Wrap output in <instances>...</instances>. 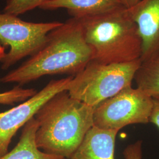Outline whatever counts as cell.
<instances>
[{
  "label": "cell",
  "instance_id": "1",
  "mask_svg": "<svg viewBox=\"0 0 159 159\" xmlns=\"http://www.w3.org/2000/svg\"><path fill=\"white\" fill-rule=\"evenodd\" d=\"M93 59L79 21L71 18L48 34L43 46L18 68L0 79L20 85L52 74L74 76Z\"/></svg>",
  "mask_w": 159,
  "mask_h": 159
},
{
  "label": "cell",
  "instance_id": "2",
  "mask_svg": "<svg viewBox=\"0 0 159 159\" xmlns=\"http://www.w3.org/2000/svg\"><path fill=\"white\" fill-rule=\"evenodd\" d=\"M95 108L75 99L67 91L51 97L34 116L35 143L46 153L70 159L93 125Z\"/></svg>",
  "mask_w": 159,
  "mask_h": 159
},
{
  "label": "cell",
  "instance_id": "3",
  "mask_svg": "<svg viewBox=\"0 0 159 159\" xmlns=\"http://www.w3.org/2000/svg\"><path fill=\"white\" fill-rule=\"evenodd\" d=\"M78 20L85 41L93 52V61L112 64L140 60L142 39L125 7Z\"/></svg>",
  "mask_w": 159,
  "mask_h": 159
},
{
  "label": "cell",
  "instance_id": "4",
  "mask_svg": "<svg viewBox=\"0 0 159 159\" xmlns=\"http://www.w3.org/2000/svg\"><path fill=\"white\" fill-rule=\"evenodd\" d=\"M140 64V60L112 64L92 60L82 71L73 76L67 91L71 97L95 108L104 101L131 86Z\"/></svg>",
  "mask_w": 159,
  "mask_h": 159
},
{
  "label": "cell",
  "instance_id": "5",
  "mask_svg": "<svg viewBox=\"0 0 159 159\" xmlns=\"http://www.w3.org/2000/svg\"><path fill=\"white\" fill-rule=\"evenodd\" d=\"M63 23H32L18 16L0 12V43L10 50L1 63L7 70L20 60L31 56L43 46L48 34Z\"/></svg>",
  "mask_w": 159,
  "mask_h": 159
},
{
  "label": "cell",
  "instance_id": "6",
  "mask_svg": "<svg viewBox=\"0 0 159 159\" xmlns=\"http://www.w3.org/2000/svg\"><path fill=\"white\" fill-rule=\"evenodd\" d=\"M153 98L138 88L126 87L94 109V126L117 130L127 125L149 123Z\"/></svg>",
  "mask_w": 159,
  "mask_h": 159
},
{
  "label": "cell",
  "instance_id": "7",
  "mask_svg": "<svg viewBox=\"0 0 159 159\" xmlns=\"http://www.w3.org/2000/svg\"><path fill=\"white\" fill-rule=\"evenodd\" d=\"M73 78L70 76L49 82L33 96L17 106L0 113V157L8 152L11 140L21 127L33 118L48 100L57 93L67 91Z\"/></svg>",
  "mask_w": 159,
  "mask_h": 159
},
{
  "label": "cell",
  "instance_id": "8",
  "mask_svg": "<svg viewBox=\"0 0 159 159\" xmlns=\"http://www.w3.org/2000/svg\"><path fill=\"white\" fill-rule=\"evenodd\" d=\"M127 9L142 39L143 61L159 50V0H140Z\"/></svg>",
  "mask_w": 159,
  "mask_h": 159
},
{
  "label": "cell",
  "instance_id": "9",
  "mask_svg": "<svg viewBox=\"0 0 159 159\" xmlns=\"http://www.w3.org/2000/svg\"><path fill=\"white\" fill-rule=\"evenodd\" d=\"M117 130L93 126L70 159H114Z\"/></svg>",
  "mask_w": 159,
  "mask_h": 159
},
{
  "label": "cell",
  "instance_id": "10",
  "mask_svg": "<svg viewBox=\"0 0 159 159\" xmlns=\"http://www.w3.org/2000/svg\"><path fill=\"white\" fill-rule=\"evenodd\" d=\"M122 6L120 0H46L39 8L44 10L64 8L75 19L95 16L117 9Z\"/></svg>",
  "mask_w": 159,
  "mask_h": 159
},
{
  "label": "cell",
  "instance_id": "11",
  "mask_svg": "<svg viewBox=\"0 0 159 159\" xmlns=\"http://www.w3.org/2000/svg\"><path fill=\"white\" fill-rule=\"evenodd\" d=\"M37 129L38 123L34 117L24 126L17 145L11 151L0 157V159H67L40 150L35 143Z\"/></svg>",
  "mask_w": 159,
  "mask_h": 159
},
{
  "label": "cell",
  "instance_id": "12",
  "mask_svg": "<svg viewBox=\"0 0 159 159\" xmlns=\"http://www.w3.org/2000/svg\"><path fill=\"white\" fill-rule=\"evenodd\" d=\"M134 80L137 88L152 98L159 97V50L141 61Z\"/></svg>",
  "mask_w": 159,
  "mask_h": 159
},
{
  "label": "cell",
  "instance_id": "13",
  "mask_svg": "<svg viewBox=\"0 0 159 159\" xmlns=\"http://www.w3.org/2000/svg\"><path fill=\"white\" fill-rule=\"evenodd\" d=\"M37 91L34 89H24L16 86L10 90L0 93V104L12 105L27 100L33 96Z\"/></svg>",
  "mask_w": 159,
  "mask_h": 159
},
{
  "label": "cell",
  "instance_id": "14",
  "mask_svg": "<svg viewBox=\"0 0 159 159\" xmlns=\"http://www.w3.org/2000/svg\"><path fill=\"white\" fill-rule=\"evenodd\" d=\"M46 0H7L3 12L18 16L40 7Z\"/></svg>",
  "mask_w": 159,
  "mask_h": 159
},
{
  "label": "cell",
  "instance_id": "15",
  "mask_svg": "<svg viewBox=\"0 0 159 159\" xmlns=\"http://www.w3.org/2000/svg\"><path fill=\"white\" fill-rule=\"evenodd\" d=\"M123 156L125 159H142V141L128 145L123 151Z\"/></svg>",
  "mask_w": 159,
  "mask_h": 159
},
{
  "label": "cell",
  "instance_id": "16",
  "mask_svg": "<svg viewBox=\"0 0 159 159\" xmlns=\"http://www.w3.org/2000/svg\"><path fill=\"white\" fill-rule=\"evenodd\" d=\"M149 123H152L156 125L159 129V97L153 98V107Z\"/></svg>",
  "mask_w": 159,
  "mask_h": 159
},
{
  "label": "cell",
  "instance_id": "17",
  "mask_svg": "<svg viewBox=\"0 0 159 159\" xmlns=\"http://www.w3.org/2000/svg\"><path fill=\"white\" fill-rule=\"evenodd\" d=\"M140 0H120L122 6L125 8H130L135 6Z\"/></svg>",
  "mask_w": 159,
  "mask_h": 159
},
{
  "label": "cell",
  "instance_id": "18",
  "mask_svg": "<svg viewBox=\"0 0 159 159\" xmlns=\"http://www.w3.org/2000/svg\"><path fill=\"white\" fill-rule=\"evenodd\" d=\"M6 47L0 43V63L6 55Z\"/></svg>",
  "mask_w": 159,
  "mask_h": 159
}]
</instances>
